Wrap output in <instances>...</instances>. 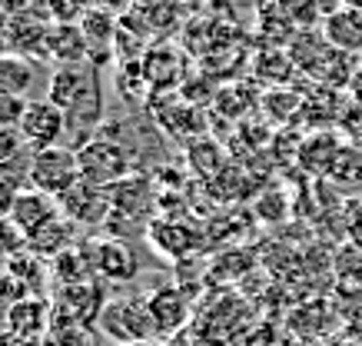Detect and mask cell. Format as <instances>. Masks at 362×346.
<instances>
[{
  "mask_svg": "<svg viewBox=\"0 0 362 346\" xmlns=\"http://www.w3.org/2000/svg\"><path fill=\"white\" fill-rule=\"evenodd\" d=\"M263 107L266 113L273 117V120H289L293 113L303 107V97H296V93H279V90H273V93H266L263 97Z\"/></svg>",
  "mask_w": 362,
  "mask_h": 346,
  "instance_id": "d4e9b609",
  "label": "cell"
},
{
  "mask_svg": "<svg viewBox=\"0 0 362 346\" xmlns=\"http://www.w3.org/2000/svg\"><path fill=\"white\" fill-rule=\"evenodd\" d=\"M339 123L352 134V144L362 146V103H352V107H346V113L339 117Z\"/></svg>",
  "mask_w": 362,
  "mask_h": 346,
  "instance_id": "f1b7e54d",
  "label": "cell"
},
{
  "mask_svg": "<svg viewBox=\"0 0 362 346\" xmlns=\"http://www.w3.org/2000/svg\"><path fill=\"white\" fill-rule=\"evenodd\" d=\"M44 97L66 117V146L80 150L107 123V93L97 64H64L47 80Z\"/></svg>",
  "mask_w": 362,
  "mask_h": 346,
  "instance_id": "6da1fadb",
  "label": "cell"
},
{
  "mask_svg": "<svg viewBox=\"0 0 362 346\" xmlns=\"http://www.w3.org/2000/svg\"><path fill=\"white\" fill-rule=\"evenodd\" d=\"M146 233H150V243H153L163 257H173V260H183L187 253H193V250H197V240H199L197 230H189V226H183V224H170V220H153Z\"/></svg>",
  "mask_w": 362,
  "mask_h": 346,
  "instance_id": "ac0fdd59",
  "label": "cell"
},
{
  "mask_svg": "<svg viewBox=\"0 0 362 346\" xmlns=\"http://www.w3.org/2000/svg\"><path fill=\"white\" fill-rule=\"evenodd\" d=\"M80 30H83V37H87L90 64H97L100 67V64L110 57L113 47H117V21H113V13L93 7V11H87L83 17H80Z\"/></svg>",
  "mask_w": 362,
  "mask_h": 346,
  "instance_id": "e0dca14e",
  "label": "cell"
},
{
  "mask_svg": "<svg viewBox=\"0 0 362 346\" xmlns=\"http://www.w3.org/2000/svg\"><path fill=\"white\" fill-rule=\"evenodd\" d=\"M77 160H80V180L97 183V187H113V183H120V180L136 173L130 154L103 134H97L90 144L80 146Z\"/></svg>",
  "mask_w": 362,
  "mask_h": 346,
  "instance_id": "3957f363",
  "label": "cell"
},
{
  "mask_svg": "<svg viewBox=\"0 0 362 346\" xmlns=\"http://www.w3.org/2000/svg\"><path fill=\"white\" fill-rule=\"evenodd\" d=\"M322 34L342 54H359L362 50V11L359 7H342L322 17Z\"/></svg>",
  "mask_w": 362,
  "mask_h": 346,
  "instance_id": "9a60e30c",
  "label": "cell"
},
{
  "mask_svg": "<svg viewBox=\"0 0 362 346\" xmlns=\"http://www.w3.org/2000/svg\"><path fill=\"white\" fill-rule=\"evenodd\" d=\"M44 346H90L87 326L80 323H54L50 333H47Z\"/></svg>",
  "mask_w": 362,
  "mask_h": 346,
  "instance_id": "cb8c5ba5",
  "label": "cell"
},
{
  "mask_svg": "<svg viewBox=\"0 0 362 346\" xmlns=\"http://www.w3.org/2000/svg\"><path fill=\"white\" fill-rule=\"evenodd\" d=\"M276 7L283 13L289 23H296V27H313L319 21V7L316 0H276Z\"/></svg>",
  "mask_w": 362,
  "mask_h": 346,
  "instance_id": "603a6c76",
  "label": "cell"
},
{
  "mask_svg": "<svg viewBox=\"0 0 362 346\" xmlns=\"http://www.w3.org/2000/svg\"><path fill=\"white\" fill-rule=\"evenodd\" d=\"M329 177L346 187H362V146L359 144H342L336 154Z\"/></svg>",
  "mask_w": 362,
  "mask_h": 346,
  "instance_id": "7402d4cb",
  "label": "cell"
},
{
  "mask_svg": "<svg viewBox=\"0 0 362 346\" xmlns=\"http://www.w3.org/2000/svg\"><path fill=\"white\" fill-rule=\"evenodd\" d=\"M23 146H30V144L23 140L21 127H0V163L11 160V156H17Z\"/></svg>",
  "mask_w": 362,
  "mask_h": 346,
  "instance_id": "83f0119b",
  "label": "cell"
},
{
  "mask_svg": "<svg viewBox=\"0 0 362 346\" xmlns=\"http://www.w3.org/2000/svg\"><path fill=\"white\" fill-rule=\"evenodd\" d=\"M27 250V236L13 226L11 217H0V257H17Z\"/></svg>",
  "mask_w": 362,
  "mask_h": 346,
  "instance_id": "484cf974",
  "label": "cell"
},
{
  "mask_svg": "<svg viewBox=\"0 0 362 346\" xmlns=\"http://www.w3.org/2000/svg\"><path fill=\"white\" fill-rule=\"evenodd\" d=\"M80 183V160L74 146H47L33 154L30 167V187L40 193H50L54 200H60L66 190H74Z\"/></svg>",
  "mask_w": 362,
  "mask_h": 346,
  "instance_id": "277c9868",
  "label": "cell"
},
{
  "mask_svg": "<svg viewBox=\"0 0 362 346\" xmlns=\"http://www.w3.org/2000/svg\"><path fill=\"white\" fill-rule=\"evenodd\" d=\"M60 217V203L50 197V193H40V190H21V197H17V203H13L11 210V220L13 226L21 230L23 236H33L37 230H44L50 220H57Z\"/></svg>",
  "mask_w": 362,
  "mask_h": 346,
  "instance_id": "30bf717a",
  "label": "cell"
},
{
  "mask_svg": "<svg viewBox=\"0 0 362 346\" xmlns=\"http://www.w3.org/2000/svg\"><path fill=\"white\" fill-rule=\"evenodd\" d=\"M77 233H80V226L74 224V220H66L64 213H60V217L50 220L44 230H37L33 236H27V250H30L33 257H40V260H54V257L66 253L70 246L77 243Z\"/></svg>",
  "mask_w": 362,
  "mask_h": 346,
  "instance_id": "2e32d148",
  "label": "cell"
},
{
  "mask_svg": "<svg viewBox=\"0 0 362 346\" xmlns=\"http://www.w3.org/2000/svg\"><path fill=\"white\" fill-rule=\"evenodd\" d=\"M187 167L193 173H199L203 180H216L223 173V167H226V154H223V146L213 137L203 134L187 144Z\"/></svg>",
  "mask_w": 362,
  "mask_h": 346,
  "instance_id": "ffe728a7",
  "label": "cell"
},
{
  "mask_svg": "<svg viewBox=\"0 0 362 346\" xmlns=\"http://www.w3.org/2000/svg\"><path fill=\"white\" fill-rule=\"evenodd\" d=\"M143 74H146L150 97L173 93V87H183V77H187V57L180 54L176 47L160 44V47H153V50L143 54Z\"/></svg>",
  "mask_w": 362,
  "mask_h": 346,
  "instance_id": "9c48e42d",
  "label": "cell"
},
{
  "mask_svg": "<svg viewBox=\"0 0 362 346\" xmlns=\"http://www.w3.org/2000/svg\"><path fill=\"white\" fill-rule=\"evenodd\" d=\"M339 146H342V140L336 134L319 130V134H313V137L303 140V146H299V163H303L306 170H313L316 177H329Z\"/></svg>",
  "mask_w": 362,
  "mask_h": 346,
  "instance_id": "d6986e66",
  "label": "cell"
},
{
  "mask_svg": "<svg viewBox=\"0 0 362 346\" xmlns=\"http://www.w3.org/2000/svg\"><path fill=\"white\" fill-rule=\"evenodd\" d=\"M4 54H11V44H7V37L0 34V57H4Z\"/></svg>",
  "mask_w": 362,
  "mask_h": 346,
  "instance_id": "4dcf8cb0",
  "label": "cell"
},
{
  "mask_svg": "<svg viewBox=\"0 0 362 346\" xmlns=\"http://www.w3.org/2000/svg\"><path fill=\"white\" fill-rule=\"evenodd\" d=\"M17 197H21V190L13 187L11 180L0 177V217H11V210H13V203H17Z\"/></svg>",
  "mask_w": 362,
  "mask_h": 346,
  "instance_id": "f546056e",
  "label": "cell"
},
{
  "mask_svg": "<svg viewBox=\"0 0 362 346\" xmlns=\"http://www.w3.org/2000/svg\"><path fill=\"white\" fill-rule=\"evenodd\" d=\"M97 323L120 346H146V340L160 336L153 316H150V306H146V296H113L107 300Z\"/></svg>",
  "mask_w": 362,
  "mask_h": 346,
  "instance_id": "7a4b0ae2",
  "label": "cell"
},
{
  "mask_svg": "<svg viewBox=\"0 0 362 346\" xmlns=\"http://www.w3.org/2000/svg\"><path fill=\"white\" fill-rule=\"evenodd\" d=\"M60 213H64L66 220H74L80 230H100V226H107L113 213V193L110 187H97V183H87V180H80L74 190H66L60 197Z\"/></svg>",
  "mask_w": 362,
  "mask_h": 346,
  "instance_id": "8992f818",
  "label": "cell"
},
{
  "mask_svg": "<svg viewBox=\"0 0 362 346\" xmlns=\"http://www.w3.org/2000/svg\"><path fill=\"white\" fill-rule=\"evenodd\" d=\"M80 250L87 253L93 273L110 279V283H130L140 273V263L133 257V250L127 246V240H120V236H113V233L80 236Z\"/></svg>",
  "mask_w": 362,
  "mask_h": 346,
  "instance_id": "5b68a950",
  "label": "cell"
},
{
  "mask_svg": "<svg viewBox=\"0 0 362 346\" xmlns=\"http://www.w3.org/2000/svg\"><path fill=\"white\" fill-rule=\"evenodd\" d=\"M50 263H54L50 273H54L60 290H64V287H80V283H90V279H93V267H90L87 253L80 250V243L70 246V250L60 253V257H54Z\"/></svg>",
  "mask_w": 362,
  "mask_h": 346,
  "instance_id": "44dd1931",
  "label": "cell"
},
{
  "mask_svg": "<svg viewBox=\"0 0 362 346\" xmlns=\"http://www.w3.org/2000/svg\"><path fill=\"white\" fill-rule=\"evenodd\" d=\"M44 57H50L57 67H64V64H87L90 47L83 30H80V23H54L47 30Z\"/></svg>",
  "mask_w": 362,
  "mask_h": 346,
  "instance_id": "7c38bea8",
  "label": "cell"
},
{
  "mask_svg": "<svg viewBox=\"0 0 362 346\" xmlns=\"http://www.w3.org/2000/svg\"><path fill=\"white\" fill-rule=\"evenodd\" d=\"M27 103L30 100H23V97H17V93H7V90H0V127H21Z\"/></svg>",
  "mask_w": 362,
  "mask_h": 346,
  "instance_id": "4316f807",
  "label": "cell"
},
{
  "mask_svg": "<svg viewBox=\"0 0 362 346\" xmlns=\"http://www.w3.org/2000/svg\"><path fill=\"white\" fill-rule=\"evenodd\" d=\"M146 306H150V316H153L160 336L176 333L189 320V300L180 287H160V290H153L146 296Z\"/></svg>",
  "mask_w": 362,
  "mask_h": 346,
  "instance_id": "8fae6325",
  "label": "cell"
},
{
  "mask_svg": "<svg viewBox=\"0 0 362 346\" xmlns=\"http://www.w3.org/2000/svg\"><path fill=\"white\" fill-rule=\"evenodd\" d=\"M113 193V213H120L127 220H136V217H150L153 210V180L146 177V173H133V177L120 180V183H113L110 187Z\"/></svg>",
  "mask_w": 362,
  "mask_h": 346,
  "instance_id": "4fadbf2b",
  "label": "cell"
},
{
  "mask_svg": "<svg viewBox=\"0 0 362 346\" xmlns=\"http://www.w3.org/2000/svg\"><path fill=\"white\" fill-rule=\"evenodd\" d=\"M150 103H153V110H150V117L156 120V127L163 130V134L170 137H187V140H197V137H203V107L193 100H187L183 93L180 97H170L166 93L163 97H150Z\"/></svg>",
  "mask_w": 362,
  "mask_h": 346,
  "instance_id": "ba28073f",
  "label": "cell"
},
{
  "mask_svg": "<svg viewBox=\"0 0 362 346\" xmlns=\"http://www.w3.org/2000/svg\"><path fill=\"white\" fill-rule=\"evenodd\" d=\"M21 134L23 140L33 146V150H47V146H60L66 140V117L64 110L50 103L47 97H37V100L27 103L21 120Z\"/></svg>",
  "mask_w": 362,
  "mask_h": 346,
  "instance_id": "52a82bcc",
  "label": "cell"
},
{
  "mask_svg": "<svg viewBox=\"0 0 362 346\" xmlns=\"http://www.w3.org/2000/svg\"><path fill=\"white\" fill-rule=\"evenodd\" d=\"M37 83H40V67H37L33 57L13 54V50L0 57V90L17 93L23 100H37V97H33Z\"/></svg>",
  "mask_w": 362,
  "mask_h": 346,
  "instance_id": "5bb4252c",
  "label": "cell"
}]
</instances>
